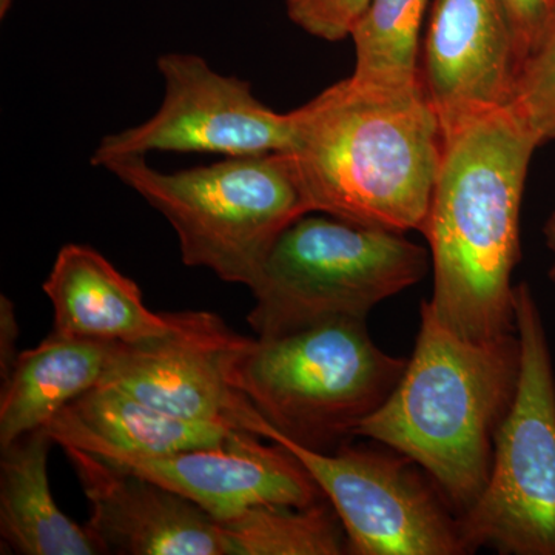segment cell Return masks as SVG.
I'll return each instance as SVG.
<instances>
[{"instance_id":"obj_5","label":"cell","mask_w":555,"mask_h":555,"mask_svg":"<svg viewBox=\"0 0 555 555\" xmlns=\"http://www.w3.org/2000/svg\"><path fill=\"white\" fill-rule=\"evenodd\" d=\"M170 222L182 262L250 287L288 225L310 214L286 153L160 171L145 156L102 166Z\"/></svg>"},{"instance_id":"obj_24","label":"cell","mask_w":555,"mask_h":555,"mask_svg":"<svg viewBox=\"0 0 555 555\" xmlns=\"http://www.w3.org/2000/svg\"><path fill=\"white\" fill-rule=\"evenodd\" d=\"M543 236H545L546 247L551 254L547 275H550V280L555 284V210L547 217L545 225H543Z\"/></svg>"},{"instance_id":"obj_15","label":"cell","mask_w":555,"mask_h":555,"mask_svg":"<svg viewBox=\"0 0 555 555\" xmlns=\"http://www.w3.org/2000/svg\"><path fill=\"white\" fill-rule=\"evenodd\" d=\"M46 429L61 448H78L100 456L175 454L215 447L243 433L179 418L105 383L62 409Z\"/></svg>"},{"instance_id":"obj_20","label":"cell","mask_w":555,"mask_h":555,"mask_svg":"<svg viewBox=\"0 0 555 555\" xmlns=\"http://www.w3.org/2000/svg\"><path fill=\"white\" fill-rule=\"evenodd\" d=\"M507 107L540 145L555 141V22L539 49L518 69Z\"/></svg>"},{"instance_id":"obj_13","label":"cell","mask_w":555,"mask_h":555,"mask_svg":"<svg viewBox=\"0 0 555 555\" xmlns=\"http://www.w3.org/2000/svg\"><path fill=\"white\" fill-rule=\"evenodd\" d=\"M107 554L228 555L217 518L166 486L78 448H62Z\"/></svg>"},{"instance_id":"obj_25","label":"cell","mask_w":555,"mask_h":555,"mask_svg":"<svg viewBox=\"0 0 555 555\" xmlns=\"http://www.w3.org/2000/svg\"><path fill=\"white\" fill-rule=\"evenodd\" d=\"M14 0H0V20H5L7 14L10 13Z\"/></svg>"},{"instance_id":"obj_18","label":"cell","mask_w":555,"mask_h":555,"mask_svg":"<svg viewBox=\"0 0 555 555\" xmlns=\"http://www.w3.org/2000/svg\"><path fill=\"white\" fill-rule=\"evenodd\" d=\"M433 0H371L350 39L356 47L352 78L383 89L422 83L420 51Z\"/></svg>"},{"instance_id":"obj_21","label":"cell","mask_w":555,"mask_h":555,"mask_svg":"<svg viewBox=\"0 0 555 555\" xmlns=\"http://www.w3.org/2000/svg\"><path fill=\"white\" fill-rule=\"evenodd\" d=\"M288 20L313 38L339 42L350 38L371 0H284Z\"/></svg>"},{"instance_id":"obj_1","label":"cell","mask_w":555,"mask_h":555,"mask_svg":"<svg viewBox=\"0 0 555 555\" xmlns=\"http://www.w3.org/2000/svg\"><path fill=\"white\" fill-rule=\"evenodd\" d=\"M540 147L509 107L444 138L422 233L434 273V315L463 338L516 334L513 273L529 164Z\"/></svg>"},{"instance_id":"obj_7","label":"cell","mask_w":555,"mask_h":555,"mask_svg":"<svg viewBox=\"0 0 555 555\" xmlns=\"http://www.w3.org/2000/svg\"><path fill=\"white\" fill-rule=\"evenodd\" d=\"M521 372L495 437L483 492L460 516L469 553L555 555V372L545 323L528 283L514 291Z\"/></svg>"},{"instance_id":"obj_12","label":"cell","mask_w":555,"mask_h":555,"mask_svg":"<svg viewBox=\"0 0 555 555\" xmlns=\"http://www.w3.org/2000/svg\"><path fill=\"white\" fill-rule=\"evenodd\" d=\"M101 459L188 496L219 521L251 506H310L326 499L297 456L246 430L215 447Z\"/></svg>"},{"instance_id":"obj_11","label":"cell","mask_w":555,"mask_h":555,"mask_svg":"<svg viewBox=\"0 0 555 555\" xmlns=\"http://www.w3.org/2000/svg\"><path fill=\"white\" fill-rule=\"evenodd\" d=\"M518 62L495 0H433L420 78L443 137L513 100Z\"/></svg>"},{"instance_id":"obj_22","label":"cell","mask_w":555,"mask_h":555,"mask_svg":"<svg viewBox=\"0 0 555 555\" xmlns=\"http://www.w3.org/2000/svg\"><path fill=\"white\" fill-rule=\"evenodd\" d=\"M513 38L518 69L546 38L555 22V0H495ZM518 75V73H517Z\"/></svg>"},{"instance_id":"obj_10","label":"cell","mask_w":555,"mask_h":555,"mask_svg":"<svg viewBox=\"0 0 555 555\" xmlns=\"http://www.w3.org/2000/svg\"><path fill=\"white\" fill-rule=\"evenodd\" d=\"M247 341L215 313H171L170 331L124 345L102 383L179 418L262 438L268 423L230 382V364Z\"/></svg>"},{"instance_id":"obj_6","label":"cell","mask_w":555,"mask_h":555,"mask_svg":"<svg viewBox=\"0 0 555 555\" xmlns=\"http://www.w3.org/2000/svg\"><path fill=\"white\" fill-rule=\"evenodd\" d=\"M429 269V250L404 233L308 214L284 230L248 287L255 302L247 321L262 339L331 321H367Z\"/></svg>"},{"instance_id":"obj_19","label":"cell","mask_w":555,"mask_h":555,"mask_svg":"<svg viewBox=\"0 0 555 555\" xmlns=\"http://www.w3.org/2000/svg\"><path fill=\"white\" fill-rule=\"evenodd\" d=\"M219 524L228 555L349 554L345 526L327 499L310 506H251Z\"/></svg>"},{"instance_id":"obj_3","label":"cell","mask_w":555,"mask_h":555,"mask_svg":"<svg viewBox=\"0 0 555 555\" xmlns=\"http://www.w3.org/2000/svg\"><path fill=\"white\" fill-rule=\"evenodd\" d=\"M520 372L517 332L463 338L423 301L403 377L357 437L412 460L462 516L488 483L496 433L516 401Z\"/></svg>"},{"instance_id":"obj_8","label":"cell","mask_w":555,"mask_h":555,"mask_svg":"<svg viewBox=\"0 0 555 555\" xmlns=\"http://www.w3.org/2000/svg\"><path fill=\"white\" fill-rule=\"evenodd\" d=\"M270 441L297 456L345 526L353 555L470 554L460 514L436 481L393 449L310 451L286 438Z\"/></svg>"},{"instance_id":"obj_4","label":"cell","mask_w":555,"mask_h":555,"mask_svg":"<svg viewBox=\"0 0 555 555\" xmlns=\"http://www.w3.org/2000/svg\"><path fill=\"white\" fill-rule=\"evenodd\" d=\"M406 364L375 345L366 321L338 320L248 338L230 364V382L268 423L262 438L334 452L386 403Z\"/></svg>"},{"instance_id":"obj_9","label":"cell","mask_w":555,"mask_h":555,"mask_svg":"<svg viewBox=\"0 0 555 555\" xmlns=\"http://www.w3.org/2000/svg\"><path fill=\"white\" fill-rule=\"evenodd\" d=\"M156 65L164 82L158 112L139 126L102 139L91 166L150 152L235 158L286 152L291 145V115L259 101L247 80L215 72L193 53H166Z\"/></svg>"},{"instance_id":"obj_14","label":"cell","mask_w":555,"mask_h":555,"mask_svg":"<svg viewBox=\"0 0 555 555\" xmlns=\"http://www.w3.org/2000/svg\"><path fill=\"white\" fill-rule=\"evenodd\" d=\"M42 288L54 334L137 345L171 328V313L152 312L138 284L83 244L61 248Z\"/></svg>"},{"instance_id":"obj_17","label":"cell","mask_w":555,"mask_h":555,"mask_svg":"<svg viewBox=\"0 0 555 555\" xmlns=\"http://www.w3.org/2000/svg\"><path fill=\"white\" fill-rule=\"evenodd\" d=\"M46 427L2 448L0 537L22 555L107 554L89 525L65 516L51 492Z\"/></svg>"},{"instance_id":"obj_2","label":"cell","mask_w":555,"mask_h":555,"mask_svg":"<svg viewBox=\"0 0 555 555\" xmlns=\"http://www.w3.org/2000/svg\"><path fill=\"white\" fill-rule=\"evenodd\" d=\"M288 115L284 153L310 214L422 232L444 150L423 83L383 89L349 76Z\"/></svg>"},{"instance_id":"obj_16","label":"cell","mask_w":555,"mask_h":555,"mask_svg":"<svg viewBox=\"0 0 555 555\" xmlns=\"http://www.w3.org/2000/svg\"><path fill=\"white\" fill-rule=\"evenodd\" d=\"M122 346L51 332L21 352L2 379L0 448L43 429L72 401L101 385Z\"/></svg>"},{"instance_id":"obj_23","label":"cell","mask_w":555,"mask_h":555,"mask_svg":"<svg viewBox=\"0 0 555 555\" xmlns=\"http://www.w3.org/2000/svg\"><path fill=\"white\" fill-rule=\"evenodd\" d=\"M17 339H20V323L13 302L5 295L0 298V375L2 379L9 375L14 361L20 357L17 352Z\"/></svg>"}]
</instances>
